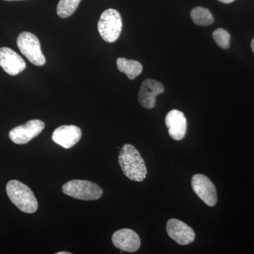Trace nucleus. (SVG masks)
I'll return each mask as SVG.
<instances>
[{
	"label": "nucleus",
	"instance_id": "4",
	"mask_svg": "<svg viewBox=\"0 0 254 254\" xmlns=\"http://www.w3.org/2000/svg\"><path fill=\"white\" fill-rule=\"evenodd\" d=\"M98 28L105 41L114 43L118 39L123 29L121 15L115 9L105 10L100 16Z\"/></svg>",
	"mask_w": 254,
	"mask_h": 254
},
{
	"label": "nucleus",
	"instance_id": "20",
	"mask_svg": "<svg viewBox=\"0 0 254 254\" xmlns=\"http://www.w3.org/2000/svg\"><path fill=\"white\" fill-rule=\"evenodd\" d=\"M71 254V253H68V252H58V253H57V254Z\"/></svg>",
	"mask_w": 254,
	"mask_h": 254
},
{
	"label": "nucleus",
	"instance_id": "8",
	"mask_svg": "<svg viewBox=\"0 0 254 254\" xmlns=\"http://www.w3.org/2000/svg\"><path fill=\"white\" fill-rule=\"evenodd\" d=\"M165 91L163 83L156 80L145 79L142 83L138 93V102L146 109H153L156 104V96Z\"/></svg>",
	"mask_w": 254,
	"mask_h": 254
},
{
	"label": "nucleus",
	"instance_id": "6",
	"mask_svg": "<svg viewBox=\"0 0 254 254\" xmlns=\"http://www.w3.org/2000/svg\"><path fill=\"white\" fill-rule=\"evenodd\" d=\"M191 187L195 194L210 207L216 205L218 200L216 189L208 177L201 174L193 175L191 179Z\"/></svg>",
	"mask_w": 254,
	"mask_h": 254
},
{
	"label": "nucleus",
	"instance_id": "13",
	"mask_svg": "<svg viewBox=\"0 0 254 254\" xmlns=\"http://www.w3.org/2000/svg\"><path fill=\"white\" fill-rule=\"evenodd\" d=\"M165 125L168 128L169 135L175 141H180L186 136L187 121L185 115L178 110H173L165 118Z\"/></svg>",
	"mask_w": 254,
	"mask_h": 254
},
{
	"label": "nucleus",
	"instance_id": "14",
	"mask_svg": "<svg viewBox=\"0 0 254 254\" xmlns=\"http://www.w3.org/2000/svg\"><path fill=\"white\" fill-rule=\"evenodd\" d=\"M119 71L125 73L130 80L135 79L143 71V66L139 62L126 58H120L117 60Z\"/></svg>",
	"mask_w": 254,
	"mask_h": 254
},
{
	"label": "nucleus",
	"instance_id": "11",
	"mask_svg": "<svg viewBox=\"0 0 254 254\" xmlns=\"http://www.w3.org/2000/svg\"><path fill=\"white\" fill-rule=\"evenodd\" d=\"M0 66L5 72L16 76L22 72L26 64L23 58L11 48H0Z\"/></svg>",
	"mask_w": 254,
	"mask_h": 254
},
{
	"label": "nucleus",
	"instance_id": "17",
	"mask_svg": "<svg viewBox=\"0 0 254 254\" xmlns=\"http://www.w3.org/2000/svg\"><path fill=\"white\" fill-rule=\"evenodd\" d=\"M213 37L217 45L222 49L227 50L230 48L231 36L226 30L218 28L213 32Z\"/></svg>",
	"mask_w": 254,
	"mask_h": 254
},
{
	"label": "nucleus",
	"instance_id": "9",
	"mask_svg": "<svg viewBox=\"0 0 254 254\" xmlns=\"http://www.w3.org/2000/svg\"><path fill=\"white\" fill-rule=\"evenodd\" d=\"M168 236L180 245H187L194 241L195 232L191 227L177 219H170L167 223Z\"/></svg>",
	"mask_w": 254,
	"mask_h": 254
},
{
	"label": "nucleus",
	"instance_id": "15",
	"mask_svg": "<svg viewBox=\"0 0 254 254\" xmlns=\"http://www.w3.org/2000/svg\"><path fill=\"white\" fill-rule=\"evenodd\" d=\"M190 16L193 22L198 26H209L214 22L213 14L206 8L197 6L192 9Z\"/></svg>",
	"mask_w": 254,
	"mask_h": 254
},
{
	"label": "nucleus",
	"instance_id": "19",
	"mask_svg": "<svg viewBox=\"0 0 254 254\" xmlns=\"http://www.w3.org/2000/svg\"><path fill=\"white\" fill-rule=\"evenodd\" d=\"M251 46H252V49L253 50L254 53V39H253V41H252V44H251Z\"/></svg>",
	"mask_w": 254,
	"mask_h": 254
},
{
	"label": "nucleus",
	"instance_id": "12",
	"mask_svg": "<svg viewBox=\"0 0 254 254\" xmlns=\"http://www.w3.org/2000/svg\"><path fill=\"white\" fill-rule=\"evenodd\" d=\"M113 245L127 252H135L141 247V239L138 234L130 229H122L113 234Z\"/></svg>",
	"mask_w": 254,
	"mask_h": 254
},
{
	"label": "nucleus",
	"instance_id": "10",
	"mask_svg": "<svg viewBox=\"0 0 254 254\" xmlns=\"http://www.w3.org/2000/svg\"><path fill=\"white\" fill-rule=\"evenodd\" d=\"M81 128L75 125H63L53 132L52 139L64 148H72L81 139Z\"/></svg>",
	"mask_w": 254,
	"mask_h": 254
},
{
	"label": "nucleus",
	"instance_id": "16",
	"mask_svg": "<svg viewBox=\"0 0 254 254\" xmlns=\"http://www.w3.org/2000/svg\"><path fill=\"white\" fill-rule=\"evenodd\" d=\"M81 0H60L57 7V13L60 18L69 17L72 15L81 2Z\"/></svg>",
	"mask_w": 254,
	"mask_h": 254
},
{
	"label": "nucleus",
	"instance_id": "1",
	"mask_svg": "<svg viewBox=\"0 0 254 254\" xmlns=\"http://www.w3.org/2000/svg\"><path fill=\"white\" fill-rule=\"evenodd\" d=\"M118 159L124 174L129 180L142 182L146 178V165L141 155L133 145L124 144Z\"/></svg>",
	"mask_w": 254,
	"mask_h": 254
},
{
	"label": "nucleus",
	"instance_id": "18",
	"mask_svg": "<svg viewBox=\"0 0 254 254\" xmlns=\"http://www.w3.org/2000/svg\"><path fill=\"white\" fill-rule=\"evenodd\" d=\"M220 2L225 3V4H230V3L233 2L235 0H218Z\"/></svg>",
	"mask_w": 254,
	"mask_h": 254
},
{
	"label": "nucleus",
	"instance_id": "5",
	"mask_svg": "<svg viewBox=\"0 0 254 254\" xmlns=\"http://www.w3.org/2000/svg\"><path fill=\"white\" fill-rule=\"evenodd\" d=\"M18 49L30 63L36 66H43L46 60L41 51L39 40L33 33L23 32L18 36L16 41Z\"/></svg>",
	"mask_w": 254,
	"mask_h": 254
},
{
	"label": "nucleus",
	"instance_id": "7",
	"mask_svg": "<svg viewBox=\"0 0 254 254\" xmlns=\"http://www.w3.org/2000/svg\"><path fill=\"white\" fill-rule=\"evenodd\" d=\"M45 128V123L40 120H32L15 127L9 132V138L16 144H26L38 136Z\"/></svg>",
	"mask_w": 254,
	"mask_h": 254
},
{
	"label": "nucleus",
	"instance_id": "21",
	"mask_svg": "<svg viewBox=\"0 0 254 254\" xmlns=\"http://www.w3.org/2000/svg\"><path fill=\"white\" fill-rule=\"evenodd\" d=\"M6 1H15V0H6Z\"/></svg>",
	"mask_w": 254,
	"mask_h": 254
},
{
	"label": "nucleus",
	"instance_id": "2",
	"mask_svg": "<svg viewBox=\"0 0 254 254\" xmlns=\"http://www.w3.org/2000/svg\"><path fill=\"white\" fill-rule=\"evenodd\" d=\"M6 190L11 201L23 213H33L38 210V200L27 185L18 180H11L6 185Z\"/></svg>",
	"mask_w": 254,
	"mask_h": 254
},
{
	"label": "nucleus",
	"instance_id": "3",
	"mask_svg": "<svg viewBox=\"0 0 254 254\" xmlns=\"http://www.w3.org/2000/svg\"><path fill=\"white\" fill-rule=\"evenodd\" d=\"M65 194L78 200H94L99 199L103 195L101 187L88 180H73L63 185Z\"/></svg>",
	"mask_w": 254,
	"mask_h": 254
}]
</instances>
